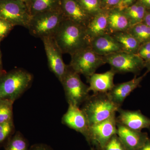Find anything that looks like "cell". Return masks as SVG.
I'll return each mask as SVG.
<instances>
[{"mask_svg":"<svg viewBox=\"0 0 150 150\" xmlns=\"http://www.w3.org/2000/svg\"><path fill=\"white\" fill-rule=\"evenodd\" d=\"M31 15L26 4L21 0H0V19L27 28Z\"/></svg>","mask_w":150,"mask_h":150,"instance_id":"ba28073f","label":"cell"},{"mask_svg":"<svg viewBox=\"0 0 150 150\" xmlns=\"http://www.w3.org/2000/svg\"><path fill=\"white\" fill-rule=\"evenodd\" d=\"M90 47L95 53L102 56L123 52L118 41L109 34L94 38L91 41Z\"/></svg>","mask_w":150,"mask_h":150,"instance_id":"2e32d148","label":"cell"},{"mask_svg":"<svg viewBox=\"0 0 150 150\" xmlns=\"http://www.w3.org/2000/svg\"><path fill=\"white\" fill-rule=\"evenodd\" d=\"M117 112V123L135 131H142L145 129L150 130V118L144 115L141 110H124L120 108Z\"/></svg>","mask_w":150,"mask_h":150,"instance_id":"7c38bea8","label":"cell"},{"mask_svg":"<svg viewBox=\"0 0 150 150\" xmlns=\"http://www.w3.org/2000/svg\"><path fill=\"white\" fill-rule=\"evenodd\" d=\"M53 37L63 54L71 56L90 46L86 28L65 18Z\"/></svg>","mask_w":150,"mask_h":150,"instance_id":"6da1fadb","label":"cell"},{"mask_svg":"<svg viewBox=\"0 0 150 150\" xmlns=\"http://www.w3.org/2000/svg\"><path fill=\"white\" fill-rule=\"evenodd\" d=\"M83 104L81 110L86 116L90 126L106 120L121 108L112 102L107 93H93Z\"/></svg>","mask_w":150,"mask_h":150,"instance_id":"3957f363","label":"cell"},{"mask_svg":"<svg viewBox=\"0 0 150 150\" xmlns=\"http://www.w3.org/2000/svg\"><path fill=\"white\" fill-rule=\"evenodd\" d=\"M83 8L93 17L103 10L100 0H76Z\"/></svg>","mask_w":150,"mask_h":150,"instance_id":"484cf974","label":"cell"},{"mask_svg":"<svg viewBox=\"0 0 150 150\" xmlns=\"http://www.w3.org/2000/svg\"><path fill=\"white\" fill-rule=\"evenodd\" d=\"M59 8L58 0H30L28 6L31 16Z\"/></svg>","mask_w":150,"mask_h":150,"instance_id":"44dd1931","label":"cell"},{"mask_svg":"<svg viewBox=\"0 0 150 150\" xmlns=\"http://www.w3.org/2000/svg\"><path fill=\"white\" fill-rule=\"evenodd\" d=\"M87 34L91 41L100 35L109 34L108 10L101 11L92 17L86 28Z\"/></svg>","mask_w":150,"mask_h":150,"instance_id":"ac0fdd59","label":"cell"},{"mask_svg":"<svg viewBox=\"0 0 150 150\" xmlns=\"http://www.w3.org/2000/svg\"><path fill=\"white\" fill-rule=\"evenodd\" d=\"M134 1V0H121L117 8L120 10L123 11L133 5Z\"/></svg>","mask_w":150,"mask_h":150,"instance_id":"1f68e13d","label":"cell"},{"mask_svg":"<svg viewBox=\"0 0 150 150\" xmlns=\"http://www.w3.org/2000/svg\"><path fill=\"white\" fill-rule=\"evenodd\" d=\"M61 8L65 19L85 28L92 17L75 0H63Z\"/></svg>","mask_w":150,"mask_h":150,"instance_id":"9a60e30c","label":"cell"},{"mask_svg":"<svg viewBox=\"0 0 150 150\" xmlns=\"http://www.w3.org/2000/svg\"><path fill=\"white\" fill-rule=\"evenodd\" d=\"M91 150H93V149H92Z\"/></svg>","mask_w":150,"mask_h":150,"instance_id":"ab89813d","label":"cell"},{"mask_svg":"<svg viewBox=\"0 0 150 150\" xmlns=\"http://www.w3.org/2000/svg\"><path fill=\"white\" fill-rule=\"evenodd\" d=\"M145 68H146L147 71L148 72H150V60L145 62Z\"/></svg>","mask_w":150,"mask_h":150,"instance_id":"74e56055","label":"cell"},{"mask_svg":"<svg viewBox=\"0 0 150 150\" xmlns=\"http://www.w3.org/2000/svg\"><path fill=\"white\" fill-rule=\"evenodd\" d=\"M108 21L109 34L128 31L131 27L128 18L123 11L117 8L108 10Z\"/></svg>","mask_w":150,"mask_h":150,"instance_id":"d6986e66","label":"cell"},{"mask_svg":"<svg viewBox=\"0 0 150 150\" xmlns=\"http://www.w3.org/2000/svg\"><path fill=\"white\" fill-rule=\"evenodd\" d=\"M128 32L139 41L141 45L150 41V27L144 22L131 26Z\"/></svg>","mask_w":150,"mask_h":150,"instance_id":"603a6c76","label":"cell"},{"mask_svg":"<svg viewBox=\"0 0 150 150\" xmlns=\"http://www.w3.org/2000/svg\"><path fill=\"white\" fill-rule=\"evenodd\" d=\"M115 114L104 121L90 126L88 141L89 143H92L100 150L104 149L111 137L117 134Z\"/></svg>","mask_w":150,"mask_h":150,"instance_id":"9c48e42d","label":"cell"},{"mask_svg":"<svg viewBox=\"0 0 150 150\" xmlns=\"http://www.w3.org/2000/svg\"><path fill=\"white\" fill-rule=\"evenodd\" d=\"M146 71L141 76H135L131 80L115 84L113 87L107 94L112 102L121 107L123 101L132 92L140 86V84L148 73Z\"/></svg>","mask_w":150,"mask_h":150,"instance_id":"5bb4252c","label":"cell"},{"mask_svg":"<svg viewBox=\"0 0 150 150\" xmlns=\"http://www.w3.org/2000/svg\"><path fill=\"white\" fill-rule=\"evenodd\" d=\"M62 122L70 129L82 134L88 141L89 124L85 114L79 107L69 104L67 112L62 117Z\"/></svg>","mask_w":150,"mask_h":150,"instance_id":"8fae6325","label":"cell"},{"mask_svg":"<svg viewBox=\"0 0 150 150\" xmlns=\"http://www.w3.org/2000/svg\"><path fill=\"white\" fill-rule=\"evenodd\" d=\"M121 45L123 52L138 54L141 44L128 31L114 33L110 34Z\"/></svg>","mask_w":150,"mask_h":150,"instance_id":"ffe728a7","label":"cell"},{"mask_svg":"<svg viewBox=\"0 0 150 150\" xmlns=\"http://www.w3.org/2000/svg\"><path fill=\"white\" fill-rule=\"evenodd\" d=\"M1 49H0V75L3 74V72L2 70V64L1 59Z\"/></svg>","mask_w":150,"mask_h":150,"instance_id":"8d00e7d4","label":"cell"},{"mask_svg":"<svg viewBox=\"0 0 150 150\" xmlns=\"http://www.w3.org/2000/svg\"><path fill=\"white\" fill-rule=\"evenodd\" d=\"M46 51L48 66L60 82L64 77L68 69V65L65 64L62 58V52L53 37H46L41 39Z\"/></svg>","mask_w":150,"mask_h":150,"instance_id":"30bf717a","label":"cell"},{"mask_svg":"<svg viewBox=\"0 0 150 150\" xmlns=\"http://www.w3.org/2000/svg\"><path fill=\"white\" fill-rule=\"evenodd\" d=\"M64 19L62 8H59L31 16L27 29L31 35L40 39L53 37Z\"/></svg>","mask_w":150,"mask_h":150,"instance_id":"277c9868","label":"cell"},{"mask_svg":"<svg viewBox=\"0 0 150 150\" xmlns=\"http://www.w3.org/2000/svg\"><path fill=\"white\" fill-rule=\"evenodd\" d=\"M143 22L150 27V10H147V9Z\"/></svg>","mask_w":150,"mask_h":150,"instance_id":"836d02e7","label":"cell"},{"mask_svg":"<svg viewBox=\"0 0 150 150\" xmlns=\"http://www.w3.org/2000/svg\"><path fill=\"white\" fill-rule=\"evenodd\" d=\"M14 26L8 22L0 19V41L8 35Z\"/></svg>","mask_w":150,"mask_h":150,"instance_id":"f1b7e54d","label":"cell"},{"mask_svg":"<svg viewBox=\"0 0 150 150\" xmlns=\"http://www.w3.org/2000/svg\"><path fill=\"white\" fill-rule=\"evenodd\" d=\"M103 9L108 10L118 7L121 0H100Z\"/></svg>","mask_w":150,"mask_h":150,"instance_id":"4dcf8cb0","label":"cell"},{"mask_svg":"<svg viewBox=\"0 0 150 150\" xmlns=\"http://www.w3.org/2000/svg\"><path fill=\"white\" fill-rule=\"evenodd\" d=\"M4 150H29L27 141L19 132L12 137L8 142Z\"/></svg>","mask_w":150,"mask_h":150,"instance_id":"cb8c5ba5","label":"cell"},{"mask_svg":"<svg viewBox=\"0 0 150 150\" xmlns=\"http://www.w3.org/2000/svg\"><path fill=\"white\" fill-rule=\"evenodd\" d=\"M103 150H126L117 134L111 137Z\"/></svg>","mask_w":150,"mask_h":150,"instance_id":"83f0119b","label":"cell"},{"mask_svg":"<svg viewBox=\"0 0 150 150\" xmlns=\"http://www.w3.org/2000/svg\"><path fill=\"white\" fill-rule=\"evenodd\" d=\"M103 57L116 74L131 73L137 76L145 68V61L138 54L120 52Z\"/></svg>","mask_w":150,"mask_h":150,"instance_id":"5b68a950","label":"cell"},{"mask_svg":"<svg viewBox=\"0 0 150 150\" xmlns=\"http://www.w3.org/2000/svg\"><path fill=\"white\" fill-rule=\"evenodd\" d=\"M137 54L145 61V62L149 61L150 60V41L141 45Z\"/></svg>","mask_w":150,"mask_h":150,"instance_id":"f546056e","label":"cell"},{"mask_svg":"<svg viewBox=\"0 0 150 150\" xmlns=\"http://www.w3.org/2000/svg\"><path fill=\"white\" fill-rule=\"evenodd\" d=\"M13 128V121L0 123V144L9 136Z\"/></svg>","mask_w":150,"mask_h":150,"instance_id":"4316f807","label":"cell"},{"mask_svg":"<svg viewBox=\"0 0 150 150\" xmlns=\"http://www.w3.org/2000/svg\"><path fill=\"white\" fill-rule=\"evenodd\" d=\"M62 83L69 104L79 107L88 98L89 86L81 79L80 74L75 72L69 67Z\"/></svg>","mask_w":150,"mask_h":150,"instance_id":"52a82bcc","label":"cell"},{"mask_svg":"<svg viewBox=\"0 0 150 150\" xmlns=\"http://www.w3.org/2000/svg\"><path fill=\"white\" fill-rule=\"evenodd\" d=\"M105 64L103 56L95 53L90 46L71 55L69 66L75 72L83 75L87 79Z\"/></svg>","mask_w":150,"mask_h":150,"instance_id":"8992f818","label":"cell"},{"mask_svg":"<svg viewBox=\"0 0 150 150\" xmlns=\"http://www.w3.org/2000/svg\"><path fill=\"white\" fill-rule=\"evenodd\" d=\"M29 150H53L49 146L44 144H36L30 147Z\"/></svg>","mask_w":150,"mask_h":150,"instance_id":"d6a6232c","label":"cell"},{"mask_svg":"<svg viewBox=\"0 0 150 150\" xmlns=\"http://www.w3.org/2000/svg\"><path fill=\"white\" fill-rule=\"evenodd\" d=\"M117 135L126 150H138L149 139L147 133L132 130L117 123Z\"/></svg>","mask_w":150,"mask_h":150,"instance_id":"4fadbf2b","label":"cell"},{"mask_svg":"<svg viewBox=\"0 0 150 150\" xmlns=\"http://www.w3.org/2000/svg\"><path fill=\"white\" fill-rule=\"evenodd\" d=\"M138 2L144 6L146 9H150V0H139Z\"/></svg>","mask_w":150,"mask_h":150,"instance_id":"e575fe53","label":"cell"},{"mask_svg":"<svg viewBox=\"0 0 150 150\" xmlns=\"http://www.w3.org/2000/svg\"><path fill=\"white\" fill-rule=\"evenodd\" d=\"M33 76L26 70L18 69L0 75V100L14 102L32 84Z\"/></svg>","mask_w":150,"mask_h":150,"instance_id":"7a4b0ae2","label":"cell"},{"mask_svg":"<svg viewBox=\"0 0 150 150\" xmlns=\"http://www.w3.org/2000/svg\"><path fill=\"white\" fill-rule=\"evenodd\" d=\"M21 1H23L26 4V5H27L28 8V6L29 5V3L30 2V0H21Z\"/></svg>","mask_w":150,"mask_h":150,"instance_id":"f35d334b","label":"cell"},{"mask_svg":"<svg viewBox=\"0 0 150 150\" xmlns=\"http://www.w3.org/2000/svg\"><path fill=\"white\" fill-rule=\"evenodd\" d=\"M138 150H150V139L149 138L144 144Z\"/></svg>","mask_w":150,"mask_h":150,"instance_id":"d590c367","label":"cell"},{"mask_svg":"<svg viewBox=\"0 0 150 150\" xmlns=\"http://www.w3.org/2000/svg\"><path fill=\"white\" fill-rule=\"evenodd\" d=\"M115 73L110 69L101 74L95 73L87 79L89 90L93 93H108L113 87Z\"/></svg>","mask_w":150,"mask_h":150,"instance_id":"e0dca14e","label":"cell"},{"mask_svg":"<svg viewBox=\"0 0 150 150\" xmlns=\"http://www.w3.org/2000/svg\"><path fill=\"white\" fill-rule=\"evenodd\" d=\"M146 10V8L138 2L128 7L123 11L128 18L132 26L143 22Z\"/></svg>","mask_w":150,"mask_h":150,"instance_id":"7402d4cb","label":"cell"},{"mask_svg":"<svg viewBox=\"0 0 150 150\" xmlns=\"http://www.w3.org/2000/svg\"><path fill=\"white\" fill-rule=\"evenodd\" d=\"M14 102L9 99L0 100V123L13 121Z\"/></svg>","mask_w":150,"mask_h":150,"instance_id":"d4e9b609","label":"cell"}]
</instances>
